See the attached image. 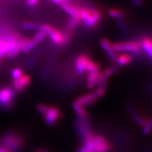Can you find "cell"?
I'll return each instance as SVG.
<instances>
[{"label":"cell","mask_w":152,"mask_h":152,"mask_svg":"<svg viewBox=\"0 0 152 152\" xmlns=\"http://www.w3.org/2000/svg\"><path fill=\"white\" fill-rule=\"evenodd\" d=\"M26 143L23 134L16 130H7L0 134V147L11 152L21 151Z\"/></svg>","instance_id":"1"},{"label":"cell","mask_w":152,"mask_h":152,"mask_svg":"<svg viewBox=\"0 0 152 152\" xmlns=\"http://www.w3.org/2000/svg\"><path fill=\"white\" fill-rule=\"evenodd\" d=\"M80 21L83 27L86 30L95 29L102 22L103 14L99 9L87 2L85 6H80Z\"/></svg>","instance_id":"2"},{"label":"cell","mask_w":152,"mask_h":152,"mask_svg":"<svg viewBox=\"0 0 152 152\" xmlns=\"http://www.w3.org/2000/svg\"><path fill=\"white\" fill-rule=\"evenodd\" d=\"M16 97V92L13 87H0V109L4 111H11L14 107Z\"/></svg>","instance_id":"3"},{"label":"cell","mask_w":152,"mask_h":152,"mask_svg":"<svg viewBox=\"0 0 152 152\" xmlns=\"http://www.w3.org/2000/svg\"><path fill=\"white\" fill-rule=\"evenodd\" d=\"M113 48L116 53H127L132 54V56L142 52L140 44L137 40L116 42L113 43Z\"/></svg>","instance_id":"4"},{"label":"cell","mask_w":152,"mask_h":152,"mask_svg":"<svg viewBox=\"0 0 152 152\" xmlns=\"http://www.w3.org/2000/svg\"><path fill=\"white\" fill-rule=\"evenodd\" d=\"M41 30L45 32L47 35L49 36L53 46L56 47L57 49H61L60 47L63 41V34L61 30L54 26L47 24H42Z\"/></svg>","instance_id":"5"},{"label":"cell","mask_w":152,"mask_h":152,"mask_svg":"<svg viewBox=\"0 0 152 152\" xmlns=\"http://www.w3.org/2000/svg\"><path fill=\"white\" fill-rule=\"evenodd\" d=\"M90 56L86 53H82L76 56L73 59V67L77 75H82L86 73V68Z\"/></svg>","instance_id":"6"},{"label":"cell","mask_w":152,"mask_h":152,"mask_svg":"<svg viewBox=\"0 0 152 152\" xmlns=\"http://www.w3.org/2000/svg\"><path fill=\"white\" fill-rule=\"evenodd\" d=\"M45 123L49 127H54L62 118V112L56 106H50L44 115Z\"/></svg>","instance_id":"7"},{"label":"cell","mask_w":152,"mask_h":152,"mask_svg":"<svg viewBox=\"0 0 152 152\" xmlns=\"http://www.w3.org/2000/svg\"><path fill=\"white\" fill-rule=\"evenodd\" d=\"M113 149V144L102 134H95L94 142V152H109Z\"/></svg>","instance_id":"8"},{"label":"cell","mask_w":152,"mask_h":152,"mask_svg":"<svg viewBox=\"0 0 152 152\" xmlns=\"http://www.w3.org/2000/svg\"><path fill=\"white\" fill-rule=\"evenodd\" d=\"M140 44L142 52L150 60H152V37L151 36L146 35H141L137 39Z\"/></svg>","instance_id":"9"},{"label":"cell","mask_w":152,"mask_h":152,"mask_svg":"<svg viewBox=\"0 0 152 152\" xmlns=\"http://www.w3.org/2000/svg\"><path fill=\"white\" fill-rule=\"evenodd\" d=\"M75 129L82 140H84L89 134L93 132L90 122H85L79 119L75 120Z\"/></svg>","instance_id":"10"},{"label":"cell","mask_w":152,"mask_h":152,"mask_svg":"<svg viewBox=\"0 0 152 152\" xmlns=\"http://www.w3.org/2000/svg\"><path fill=\"white\" fill-rule=\"evenodd\" d=\"M31 83V78L27 74H23L18 79L13 80V88L16 92H22L26 90Z\"/></svg>","instance_id":"11"},{"label":"cell","mask_w":152,"mask_h":152,"mask_svg":"<svg viewBox=\"0 0 152 152\" xmlns=\"http://www.w3.org/2000/svg\"><path fill=\"white\" fill-rule=\"evenodd\" d=\"M99 45L102 47V49L106 52V54H107L109 59L115 64L118 54L113 50V44L111 42V41L107 38H102L99 41Z\"/></svg>","instance_id":"12"},{"label":"cell","mask_w":152,"mask_h":152,"mask_svg":"<svg viewBox=\"0 0 152 152\" xmlns=\"http://www.w3.org/2000/svg\"><path fill=\"white\" fill-rule=\"evenodd\" d=\"M102 68L94 70V71L87 73L86 77V87L87 90H92L95 87L97 86L101 78V71Z\"/></svg>","instance_id":"13"},{"label":"cell","mask_w":152,"mask_h":152,"mask_svg":"<svg viewBox=\"0 0 152 152\" xmlns=\"http://www.w3.org/2000/svg\"><path fill=\"white\" fill-rule=\"evenodd\" d=\"M60 7L67 14L69 17L77 18L80 19V6H77L71 1L61 3L59 5Z\"/></svg>","instance_id":"14"},{"label":"cell","mask_w":152,"mask_h":152,"mask_svg":"<svg viewBox=\"0 0 152 152\" xmlns=\"http://www.w3.org/2000/svg\"><path fill=\"white\" fill-rule=\"evenodd\" d=\"M98 99L99 98L95 94V93L94 92H92L80 95L75 101L79 104L85 107V106L94 105L98 102Z\"/></svg>","instance_id":"15"},{"label":"cell","mask_w":152,"mask_h":152,"mask_svg":"<svg viewBox=\"0 0 152 152\" xmlns=\"http://www.w3.org/2000/svg\"><path fill=\"white\" fill-rule=\"evenodd\" d=\"M72 107H73V111H75L76 115H77V119L85 121V122H90V114L84 106L79 104L75 101H73L72 102Z\"/></svg>","instance_id":"16"},{"label":"cell","mask_w":152,"mask_h":152,"mask_svg":"<svg viewBox=\"0 0 152 152\" xmlns=\"http://www.w3.org/2000/svg\"><path fill=\"white\" fill-rule=\"evenodd\" d=\"M126 109L128 113H130L131 117H132V119L134 121V122H135L139 126L142 127V128L143 125L145 124L147 118H146L144 115L140 113V112L137 111L135 108H134L132 104H128V105L126 106Z\"/></svg>","instance_id":"17"},{"label":"cell","mask_w":152,"mask_h":152,"mask_svg":"<svg viewBox=\"0 0 152 152\" xmlns=\"http://www.w3.org/2000/svg\"><path fill=\"white\" fill-rule=\"evenodd\" d=\"M109 78H106V77H104L101 74V78L99 80V83H98L97 87H96V90L94 91L95 94L96 95L98 98L103 97V96H105L106 94V92H107V87H108V84H109Z\"/></svg>","instance_id":"18"},{"label":"cell","mask_w":152,"mask_h":152,"mask_svg":"<svg viewBox=\"0 0 152 152\" xmlns=\"http://www.w3.org/2000/svg\"><path fill=\"white\" fill-rule=\"evenodd\" d=\"M29 40H30L29 38L26 37L20 38V39L17 42L15 48L7 54V56H8V58H14V57L17 56V55H18L20 52H22V50L23 49L25 46L27 45V43L29 42Z\"/></svg>","instance_id":"19"},{"label":"cell","mask_w":152,"mask_h":152,"mask_svg":"<svg viewBox=\"0 0 152 152\" xmlns=\"http://www.w3.org/2000/svg\"><path fill=\"white\" fill-rule=\"evenodd\" d=\"M134 57L132 54H127V53H121L117 56L115 65L119 66V67L128 66L129 64H132L134 61Z\"/></svg>","instance_id":"20"},{"label":"cell","mask_w":152,"mask_h":152,"mask_svg":"<svg viewBox=\"0 0 152 152\" xmlns=\"http://www.w3.org/2000/svg\"><path fill=\"white\" fill-rule=\"evenodd\" d=\"M109 17L112 18L116 19L118 20H125L128 17V14L124 10L118 8H111L107 11Z\"/></svg>","instance_id":"21"},{"label":"cell","mask_w":152,"mask_h":152,"mask_svg":"<svg viewBox=\"0 0 152 152\" xmlns=\"http://www.w3.org/2000/svg\"><path fill=\"white\" fill-rule=\"evenodd\" d=\"M20 36L18 33L14 32H6L0 35V40L9 42H18L20 39Z\"/></svg>","instance_id":"22"},{"label":"cell","mask_w":152,"mask_h":152,"mask_svg":"<svg viewBox=\"0 0 152 152\" xmlns=\"http://www.w3.org/2000/svg\"><path fill=\"white\" fill-rule=\"evenodd\" d=\"M81 23L80 19L77 18H73V17H69L66 24L65 29L71 30L72 32L75 33V30L79 27L80 24Z\"/></svg>","instance_id":"23"},{"label":"cell","mask_w":152,"mask_h":152,"mask_svg":"<svg viewBox=\"0 0 152 152\" xmlns=\"http://www.w3.org/2000/svg\"><path fill=\"white\" fill-rule=\"evenodd\" d=\"M22 28L28 30H41L42 24L31 21H24L22 23Z\"/></svg>","instance_id":"24"},{"label":"cell","mask_w":152,"mask_h":152,"mask_svg":"<svg viewBox=\"0 0 152 152\" xmlns=\"http://www.w3.org/2000/svg\"><path fill=\"white\" fill-rule=\"evenodd\" d=\"M120 67L116 65H113L110 66L109 68H106L103 71H102V75L106 78H110L112 75L119 71Z\"/></svg>","instance_id":"25"},{"label":"cell","mask_w":152,"mask_h":152,"mask_svg":"<svg viewBox=\"0 0 152 152\" xmlns=\"http://www.w3.org/2000/svg\"><path fill=\"white\" fill-rule=\"evenodd\" d=\"M142 132L144 135H149L152 132V118L147 119L145 124L142 127Z\"/></svg>","instance_id":"26"},{"label":"cell","mask_w":152,"mask_h":152,"mask_svg":"<svg viewBox=\"0 0 152 152\" xmlns=\"http://www.w3.org/2000/svg\"><path fill=\"white\" fill-rule=\"evenodd\" d=\"M50 106L47 105V104H38L37 106H36V110L39 113L42 114V115H45V113H47V111H48Z\"/></svg>","instance_id":"27"},{"label":"cell","mask_w":152,"mask_h":152,"mask_svg":"<svg viewBox=\"0 0 152 152\" xmlns=\"http://www.w3.org/2000/svg\"><path fill=\"white\" fill-rule=\"evenodd\" d=\"M117 25H118V27L119 29L121 30L123 33L126 34L129 32L128 26V24H127L124 21V20H118Z\"/></svg>","instance_id":"28"},{"label":"cell","mask_w":152,"mask_h":152,"mask_svg":"<svg viewBox=\"0 0 152 152\" xmlns=\"http://www.w3.org/2000/svg\"><path fill=\"white\" fill-rule=\"evenodd\" d=\"M23 75V70L21 68H15L11 71V77H12L13 80L18 79L20 77H21Z\"/></svg>","instance_id":"29"},{"label":"cell","mask_w":152,"mask_h":152,"mask_svg":"<svg viewBox=\"0 0 152 152\" xmlns=\"http://www.w3.org/2000/svg\"><path fill=\"white\" fill-rule=\"evenodd\" d=\"M38 3H39V0H26V4L30 9H35L37 6Z\"/></svg>","instance_id":"30"},{"label":"cell","mask_w":152,"mask_h":152,"mask_svg":"<svg viewBox=\"0 0 152 152\" xmlns=\"http://www.w3.org/2000/svg\"><path fill=\"white\" fill-rule=\"evenodd\" d=\"M131 4L132 5L136 6V7H140L144 4V0H130Z\"/></svg>","instance_id":"31"},{"label":"cell","mask_w":152,"mask_h":152,"mask_svg":"<svg viewBox=\"0 0 152 152\" xmlns=\"http://www.w3.org/2000/svg\"><path fill=\"white\" fill-rule=\"evenodd\" d=\"M77 152H94V151H90V150L87 149L86 147H85L84 146H82V147H80L79 149L77 150Z\"/></svg>","instance_id":"32"},{"label":"cell","mask_w":152,"mask_h":152,"mask_svg":"<svg viewBox=\"0 0 152 152\" xmlns=\"http://www.w3.org/2000/svg\"><path fill=\"white\" fill-rule=\"evenodd\" d=\"M51 1H54V2L56 3V4L60 5L61 3L68 2V1H71V0H51Z\"/></svg>","instance_id":"33"},{"label":"cell","mask_w":152,"mask_h":152,"mask_svg":"<svg viewBox=\"0 0 152 152\" xmlns=\"http://www.w3.org/2000/svg\"><path fill=\"white\" fill-rule=\"evenodd\" d=\"M35 152H50V151L46 149H40L37 150V151H35Z\"/></svg>","instance_id":"34"},{"label":"cell","mask_w":152,"mask_h":152,"mask_svg":"<svg viewBox=\"0 0 152 152\" xmlns=\"http://www.w3.org/2000/svg\"><path fill=\"white\" fill-rule=\"evenodd\" d=\"M151 64H152V60H151Z\"/></svg>","instance_id":"35"}]
</instances>
